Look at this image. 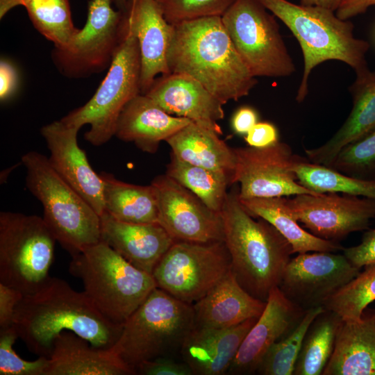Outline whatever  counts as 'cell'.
Instances as JSON below:
<instances>
[{"label":"cell","instance_id":"obj_3","mask_svg":"<svg viewBox=\"0 0 375 375\" xmlns=\"http://www.w3.org/2000/svg\"><path fill=\"white\" fill-rule=\"evenodd\" d=\"M221 215L232 272L248 293L267 301L280 284L293 254L292 246L269 222L254 219L241 203L238 192H228Z\"/></svg>","mask_w":375,"mask_h":375},{"label":"cell","instance_id":"obj_6","mask_svg":"<svg viewBox=\"0 0 375 375\" xmlns=\"http://www.w3.org/2000/svg\"><path fill=\"white\" fill-rule=\"evenodd\" d=\"M26 185L42 205L44 219L56 241L72 256L101 241V217L84 198L37 151L22 157Z\"/></svg>","mask_w":375,"mask_h":375},{"label":"cell","instance_id":"obj_2","mask_svg":"<svg viewBox=\"0 0 375 375\" xmlns=\"http://www.w3.org/2000/svg\"><path fill=\"white\" fill-rule=\"evenodd\" d=\"M167 51L170 73L196 79L223 104L249 94L258 83L236 51L222 17L172 24Z\"/></svg>","mask_w":375,"mask_h":375},{"label":"cell","instance_id":"obj_1","mask_svg":"<svg viewBox=\"0 0 375 375\" xmlns=\"http://www.w3.org/2000/svg\"><path fill=\"white\" fill-rule=\"evenodd\" d=\"M12 326L30 351L49 358L56 337L64 331L107 349L117 341L123 325L106 318L83 291L50 276L38 290L23 296Z\"/></svg>","mask_w":375,"mask_h":375},{"label":"cell","instance_id":"obj_18","mask_svg":"<svg viewBox=\"0 0 375 375\" xmlns=\"http://www.w3.org/2000/svg\"><path fill=\"white\" fill-rule=\"evenodd\" d=\"M305 312L288 300L278 287L274 288L264 310L244 337L227 374L256 372L267 351L297 326Z\"/></svg>","mask_w":375,"mask_h":375},{"label":"cell","instance_id":"obj_29","mask_svg":"<svg viewBox=\"0 0 375 375\" xmlns=\"http://www.w3.org/2000/svg\"><path fill=\"white\" fill-rule=\"evenodd\" d=\"M239 199L252 216L272 224L289 242L293 253L336 252L344 249L337 242L320 238L301 228L291 212L285 197Z\"/></svg>","mask_w":375,"mask_h":375},{"label":"cell","instance_id":"obj_40","mask_svg":"<svg viewBox=\"0 0 375 375\" xmlns=\"http://www.w3.org/2000/svg\"><path fill=\"white\" fill-rule=\"evenodd\" d=\"M136 374L142 375H192L187 363L176 362L168 356L158 357L140 363L135 368Z\"/></svg>","mask_w":375,"mask_h":375},{"label":"cell","instance_id":"obj_35","mask_svg":"<svg viewBox=\"0 0 375 375\" xmlns=\"http://www.w3.org/2000/svg\"><path fill=\"white\" fill-rule=\"evenodd\" d=\"M324 310L323 306H318L306 310L297 326L267 351L256 372L262 375H293L305 335L314 319Z\"/></svg>","mask_w":375,"mask_h":375},{"label":"cell","instance_id":"obj_31","mask_svg":"<svg viewBox=\"0 0 375 375\" xmlns=\"http://www.w3.org/2000/svg\"><path fill=\"white\" fill-rule=\"evenodd\" d=\"M17 6L26 9L34 27L55 48L65 47L78 30L72 22L69 0H0V18Z\"/></svg>","mask_w":375,"mask_h":375},{"label":"cell","instance_id":"obj_4","mask_svg":"<svg viewBox=\"0 0 375 375\" xmlns=\"http://www.w3.org/2000/svg\"><path fill=\"white\" fill-rule=\"evenodd\" d=\"M290 29L303 54V70L296 100L304 101L313 69L328 60H338L355 73L369 67L367 41L355 37L353 24L339 18L335 11L319 6H305L288 0H259Z\"/></svg>","mask_w":375,"mask_h":375},{"label":"cell","instance_id":"obj_12","mask_svg":"<svg viewBox=\"0 0 375 375\" xmlns=\"http://www.w3.org/2000/svg\"><path fill=\"white\" fill-rule=\"evenodd\" d=\"M112 0H90L85 26L78 29L64 48H55L53 61L69 78H83L108 68L121 42L124 12L115 10Z\"/></svg>","mask_w":375,"mask_h":375},{"label":"cell","instance_id":"obj_19","mask_svg":"<svg viewBox=\"0 0 375 375\" xmlns=\"http://www.w3.org/2000/svg\"><path fill=\"white\" fill-rule=\"evenodd\" d=\"M145 95L167 113L222 134L217 121L224 117V104L192 77L176 73L161 75Z\"/></svg>","mask_w":375,"mask_h":375},{"label":"cell","instance_id":"obj_46","mask_svg":"<svg viewBox=\"0 0 375 375\" xmlns=\"http://www.w3.org/2000/svg\"><path fill=\"white\" fill-rule=\"evenodd\" d=\"M372 6H375V0H342L335 14L342 19L349 20L363 14Z\"/></svg>","mask_w":375,"mask_h":375},{"label":"cell","instance_id":"obj_10","mask_svg":"<svg viewBox=\"0 0 375 375\" xmlns=\"http://www.w3.org/2000/svg\"><path fill=\"white\" fill-rule=\"evenodd\" d=\"M222 19L253 76L288 77L296 72L276 16L259 0H236Z\"/></svg>","mask_w":375,"mask_h":375},{"label":"cell","instance_id":"obj_49","mask_svg":"<svg viewBox=\"0 0 375 375\" xmlns=\"http://www.w3.org/2000/svg\"><path fill=\"white\" fill-rule=\"evenodd\" d=\"M372 317H373L374 319L375 320V314H374V315H372Z\"/></svg>","mask_w":375,"mask_h":375},{"label":"cell","instance_id":"obj_22","mask_svg":"<svg viewBox=\"0 0 375 375\" xmlns=\"http://www.w3.org/2000/svg\"><path fill=\"white\" fill-rule=\"evenodd\" d=\"M258 317L226 328L195 326L181 347L184 362L197 375L227 374L244 337Z\"/></svg>","mask_w":375,"mask_h":375},{"label":"cell","instance_id":"obj_25","mask_svg":"<svg viewBox=\"0 0 375 375\" xmlns=\"http://www.w3.org/2000/svg\"><path fill=\"white\" fill-rule=\"evenodd\" d=\"M349 91L353 101L350 113L329 140L318 147L305 149L310 162L329 166L344 147L375 129V69L368 67L356 73Z\"/></svg>","mask_w":375,"mask_h":375},{"label":"cell","instance_id":"obj_8","mask_svg":"<svg viewBox=\"0 0 375 375\" xmlns=\"http://www.w3.org/2000/svg\"><path fill=\"white\" fill-rule=\"evenodd\" d=\"M141 60L137 38L124 14V31L108 72L92 98L60 120L67 126L90 128L85 139L100 146L115 135L119 116L124 106L141 94Z\"/></svg>","mask_w":375,"mask_h":375},{"label":"cell","instance_id":"obj_7","mask_svg":"<svg viewBox=\"0 0 375 375\" xmlns=\"http://www.w3.org/2000/svg\"><path fill=\"white\" fill-rule=\"evenodd\" d=\"M194 325L193 305L157 287L124 323L112 348L135 370L141 362L180 350Z\"/></svg>","mask_w":375,"mask_h":375},{"label":"cell","instance_id":"obj_21","mask_svg":"<svg viewBox=\"0 0 375 375\" xmlns=\"http://www.w3.org/2000/svg\"><path fill=\"white\" fill-rule=\"evenodd\" d=\"M100 217L101 240L133 265L151 274L175 242L158 222H124L106 212Z\"/></svg>","mask_w":375,"mask_h":375},{"label":"cell","instance_id":"obj_26","mask_svg":"<svg viewBox=\"0 0 375 375\" xmlns=\"http://www.w3.org/2000/svg\"><path fill=\"white\" fill-rule=\"evenodd\" d=\"M192 305L195 326L226 328L259 317L266 301L248 293L231 269Z\"/></svg>","mask_w":375,"mask_h":375},{"label":"cell","instance_id":"obj_43","mask_svg":"<svg viewBox=\"0 0 375 375\" xmlns=\"http://www.w3.org/2000/svg\"><path fill=\"white\" fill-rule=\"evenodd\" d=\"M244 140L249 147H267L278 142V131L273 124L260 122L245 135Z\"/></svg>","mask_w":375,"mask_h":375},{"label":"cell","instance_id":"obj_14","mask_svg":"<svg viewBox=\"0 0 375 375\" xmlns=\"http://www.w3.org/2000/svg\"><path fill=\"white\" fill-rule=\"evenodd\" d=\"M360 273L344 254L330 251L298 253L283 274L279 289L306 311L324 302Z\"/></svg>","mask_w":375,"mask_h":375},{"label":"cell","instance_id":"obj_11","mask_svg":"<svg viewBox=\"0 0 375 375\" xmlns=\"http://www.w3.org/2000/svg\"><path fill=\"white\" fill-rule=\"evenodd\" d=\"M231 269V258L224 241L174 242L152 276L158 288L193 304Z\"/></svg>","mask_w":375,"mask_h":375},{"label":"cell","instance_id":"obj_48","mask_svg":"<svg viewBox=\"0 0 375 375\" xmlns=\"http://www.w3.org/2000/svg\"><path fill=\"white\" fill-rule=\"evenodd\" d=\"M128 0H112V2L115 3L118 10L124 11Z\"/></svg>","mask_w":375,"mask_h":375},{"label":"cell","instance_id":"obj_42","mask_svg":"<svg viewBox=\"0 0 375 375\" xmlns=\"http://www.w3.org/2000/svg\"><path fill=\"white\" fill-rule=\"evenodd\" d=\"M23 296L19 290L0 283V328L12 326L17 306Z\"/></svg>","mask_w":375,"mask_h":375},{"label":"cell","instance_id":"obj_16","mask_svg":"<svg viewBox=\"0 0 375 375\" xmlns=\"http://www.w3.org/2000/svg\"><path fill=\"white\" fill-rule=\"evenodd\" d=\"M287 204L312 234L333 242L367 228L375 217V199L346 194H298L287 198Z\"/></svg>","mask_w":375,"mask_h":375},{"label":"cell","instance_id":"obj_36","mask_svg":"<svg viewBox=\"0 0 375 375\" xmlns=\"http://www.w3.org/2000/svg\"><path fill=\"white\" fill-rule=\"evenodd\" d=\"M375 301V265L365 270L331 296L323 304L326 310L338 314L343 321L361 318L364 310Z\"/></svg>","mask_w":375,"mask_h":375},{"label":"cell","instance_id":"obj_20","mask_svg":"<svg viewBox=\"0 0 375 375\" xmlns=\"http://www.w3.org/2000/svg\"><path fill=\"white\" fill-rule=\"evenodd\" d=\"M123 12L138 42L141 94H145L158 75L170 74L167 56L173 25L156 0H128Z\"/></svg>","mask_w":375,"mask_h":375},{"label":"cell","instance_id":"obj_9","mask_svg":"<svg viewBox=\"0 0 375 375\" xmlns=\"http://www.w3.org/2000/svg\"><path fill=\"white\" fill-rule=\"evenodd\" d=\"M56 239L37 215L0 212V283L24 295L38 290L50 278Z\"/></svg>","mask_w":375,"mask_h":375},{"label":"cell","instance_id":"obj_24","mask_svg":"<svg viewBox=\"0 0 375 375\" xmlns=\"http://www.w3.org/2000/svg\"><path fill=\"white\" fill-rule=\"evenodd\" d=\"M191 122L167 113L148 96L139 94L122 110L115 135L133 142L144 152L154 153L160 142L166 141Z\"/></svg>","mask_w":375,"mask_h":375},{"label":"cell","instance_id":"obj_13","mask_svg":"<svg viewBox=\"0 0 375 375\" xmlns=\"http://www.w3.org/2000/svg\"><path fill=\"white\" fill-rule=\"evenodd\" d=\"M235 168L233 183H240V199L280 197L317 194L301 185L294 171L300 156L285 142L262 148H233ZM322 194V193H321Z\"/></svg>","mask_w":375,"mask_h":375},{"label":"cell","instance_id":"obj_34","mask_svg":"<svg viewBox=\"0 0 375 375\" xmlns=\"http://www.w3.org/2000/svg\"><path fill=\"white\" fill-rule=\"evenodd\" d=\"M294 171L299 183L317 194L336 192L375 199V178L349 176L301 157Z\"/></svg>","mask_w":375,"mask_h":375},{"label":"cell","instance_id":"obj_17","mask_svg":"<svg viewBox=\"0 0 375 375\" xmlns=\"http://www.w3.org/2000/svg\"><path fill=\"white\" fill-rule=\"evenodd\" d=\"M78 131L60 119L44 126L41 134L50 152L48 160L51 165L101 217L105 211L103 182L78 146Z\"/></svg>","mask_w":375,"mask_h":375},{"label":"cell","instance_id":"obj_38","mask_svg":"<svg viewBox=\"0 0 375 375\" xmlns=\"http://www.w3.org/2000/svg\"><path fill=\"white\" fill-rule=\"evenodd\" d=\"M170 24L222 17L236 0H156Z\"/></svg>","mask_w":375,"mask_h":375},{"label":"cell","instance_id":"obj_45","mask_svg":"<svg viewBox=\"0 0 375 375\" xmlns=\"http://www.w3.org/2000/svg\"><path fill=\"white\" fill-rule=\"evenodd\" d=\"M17 74L14 66L6 60L0 62V99L5 101L10 97L17 85Z\"/></svg>","mask_w":375,"mask_h":375},{"label":"cell","instance_id":"obj_30","mask_svg":"<svg viewBox=\"0 0 375 375\" xmlns=\"http://www.w3.org/2000/svg\"><path fill=\"white\" fill-rule=\"evenodd\" d=\"M100 176L103 182L104 212L124 222H158L157 197L151 184L128 183L105 172Z\"/></svg>","mask_w":375,"mask_h":375},{"label":"cell","instance_id":"obj_39","mask_svg":"<svg viewBox=\"0 0 375 375\" xmlns=\"http://www.w3.org/2000/svg\"><path fill=\"white\" fill-rule=\"evenodd\" d=\"M17 338L12 326L0 328V374L45 375L49 358L39 356L33 361L22 359L12 347Z\"/></svg>","mask_w":375,"mask_h":375},{"label":"cell","instance_id":"obj_41","mask_svg":"<svg viewBox=\"0 0 375 375\" xmlns=\"http://www.w3.org/2000/svg\"><path fill=\"white\" fill-rule=\"evenodd\" d=\"M342 251L348 260L359 269L375 265V228L367 231L360 244L344 248Z\"/></svg>","mask_w":375,"mask_h":375},{"label":"cell","instance_id":"obj_15","mask_svg":"<svg viewBox=\"0 0 375 375\" xmlns=\"http://www.w3.org/2000/svg\"><path fill=\"white\" fill-rule=\"evenodd\" d=\"M158 223L175 242L224 241L221 212L208 208L197 196L166 174L154 178Z\"/></svg>","mask_w":375,"mask_h":375},{"label":"cell","instance_id":"obj_37","mask_svg":"<svg viewBox=\"0 0 375 375\" xmlns=\"http://www.w3.org/2000/svg\"><path fill=\"white\" fill-rule=\"evenodd\" d=\"M327 167L351 176L375 178V129L344 147Z\"/></svg>","mask_w":375,"mask_h":375},{"label":"cell","instance_id":"obj_44","mask_svg":"<svg viewBox=\"0 0 375 375\" xmlns=\"http://www.w3.org/2000/svg\"><path fill=\"white\" fill-rule=\"evenodd\" d=\"M258 122L256 110L250 106H242L234 113L231 126L235 133L245 135Z\"/></svg>","mask_w":375,"mask_h":375},{"label":"cell","instance_id":"obj_32","mask_svg":"<svg viewBox=\"0 0 375 375\" xmlns=\"http://www.w3.org/2000/svg\"><path fill=\"white\" fill-rule=\"evenodd\" d=\"M342 322L338 314L326 309L314 319L303 338L293 375H322Z\"/></svg>","mask_w":375,"mask_h":375},{"label":"cell","instance_id":"obj_23","mask_svg":"<svg viewBox=\"0 0 375 375\" xmlns=\"http://www.w3.org/2000/svg\"><path fill=\"white\" fill-rule=\"evenodd\" d=\"M48 358L45 375L136 374L112 348H97L69 331L56 337Z\"/></svg>","mask_w":375,"mask_h":375},{"label":"cell","instance_id":"obj_47","mask_svg":"<svg viewBox=\"0 0 375 375\" xmlns=\"http://www.w3.org/2000/svg\"><path fill=\"white\" fill-rule=\"evenodd\" d=\"M342 0H300V4L305 6H319L335 11Z\"/></svg>","mask_w":375,"mask_h":375},{"label":"cell","instance_id":"obj_33","mask_svg":"<svg viewBox=\"0 0 375 375\" xmlns=\"http://www.w3.org/2000/svg\"><path fill=\"white\" fill-rule=\"evenodd\" d=\"M165 174L194 193L211 210L218 212H221L226 201L228 186L233 184L228 174L190 164L172 153Z\"/></svg>","mask_w":375,"mask_h":375},{"label":"cell","instance_id":"obj_27","mask_svg":"<svg viewBox=\"0 0 375 375\" xmlns=\"http://www.w3.org/2000/svg\"><path fill=\"white\" fill-rule=\"evenodd\" d=\"M322 375H375V320L343 321Z\"/></svg>","mask_w":375,"mask_h":375},{"label":"cell","instance_id":"obj_28","mask_svg":"<svg viewBox=\"0 0 375 375\" xmlns=\"http://www.w3.org/2000/svg\"><path fill=\"white\" fill-rule=\"evenodd\" d=\"M216 132L194 122L181 128L165 142L178 158L190 164L219 171L233 178L235 168L233 148Z\"/></svg>","mask_w":375,"mask_h":375},{"label":"cell","instance_id":"obj_5","mask_svg":"<svg viewBox=\"0 0 375 375\" xmlns=\"http://www.w3.org/2000/svg\"><path fill=\"white\" fill-rule=\"evenodd\" d=\"M69 272L82 281L83 292L99 311L117 324L123 325L157 288L151 274L101 240L72 256Z\"/></svg>","mask_w":375,"mask_h":375}]
</instances>
